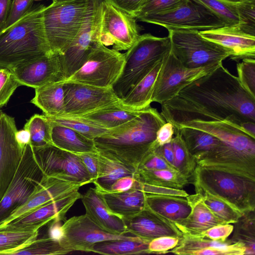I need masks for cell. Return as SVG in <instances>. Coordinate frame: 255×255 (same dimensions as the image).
I'll return each instance as SVG.
<instances>
[{"label":"cell","mask_w":255,"mask_h":255,"mask_svg":"<svg viewBox=\"0 0 255 255\" xmlns=\"http://www.w3.org/2000/svg\"><path fill=\"white\" fill-rule=\"evenodd\" d=\"M161 105L160 114L174 128L193 121H218L242 130L244 123H255V97L223 64Z\"/></svg>","instance_id":"obj_1"},{"label":"cell","mask_w":255,"mask_h":255,"mask_svg":"<svg viewBox=\"0 0 255 255\" xmlns=\"http://www.w3.org/2000/svg\"><path fill=\"white\" fill-rule=\"evenodd\" d=\"M156 109L150 106L127 123L95 138L98 152L136 170L157 147L156 133L165 123Z\"/></svg>","instance_id":"obj_2"},{"label":"cell","mask_w":255,"mask_h":255,"mask_svg":"<svg viewBox=\"0 0 255 255\" xmlns=\"http://www.w3.org/2000/svg\"><path fill=\"white\" fill-rule=\"evenodd\" d=\"M200 129L219 138L221 142L197 164L226 170L255 179V138L223 122L193 121L179 125Z\"/></svg>","instance_id":"obj_3"},{"label":"cell","mask_w":255,"mask_h":255,"mask_svg":"<svg viewBox=\"0 0 255 255\" xmlns=\"http://www.w3.org/2000/svg\"><path fill=\"white\" fill-rule=\"evenodd\" d=\"M46 6H33L12 25L0 31V68L12 69L53 53L47 41L43 12Z\"/></svg>","instance_id":"obj_4"},{"label":"cell","mask_w":255,"mask_h":255,"mask_svg":"<svg viewBox=\"0 0 255 255\" xmlns=\"http://www.w3.org/2000/svg\"><path fill=\"white\" fill-rule=\"evenodd\" d=\"M191 183L196 193L220 198L243 215L255 210V179L215 167L197 164Z\"/></svg>","instance_id":"obj_5"},{"label":"cell","mask_w":255,"mask_h":255,"mask_svg":"<svg viewBox=\"0 0 255 255\" xmlns=\"http://www.w3.org/2000/svg\"><path fill=\"white\" fill-rule=\"evenodd\" d=\"M170 50L168 36L159 37L150 33L140 35L124 53L121 74L112 87L116 95L120 99L124 98Z\"/></svg>","instance_id":"obj_6"},{"label":"cell","mask_w":255,"mask_h":255,"mask_svg":"<svg viewBox=\"0 0 255 255\" xmlns=\"http://www.w3.org/2000/svg\"><path fill=\"white\" fill-rule=\"evenodd\" d=\"M91 0L53 2L43 12L46 37L52 52L62 54L78 34Z\"/></svg>","instance_id":"obj_7"},{"label":"cell","mask_w":255,"mask_h":255,"mask_svg":"<svg viewBox=\"0 0 255 255\" xmlns=\"http://www.w3.org/2000/svg\"><path fill=\"white\" fill-rule=\"evenodd\" d=\"M168 31L172 53L187 68L194 69L218 66L232 55L230 50L205 39L198 31L186 29Z\"/></svg>","instance_id":"obj_8"},{"label":"cell","mask_w":255,"mask_h":255,"mask_svg":"<svg viewBox=\"0 0 255 255\" xmlns=\"http://www.w3.org/2000/svg\"><path fill=\"white\" fill-rule=\"evenodd\" d=\"M30 143L23 155L13 179L0 200V225L28 200L43 176Z\"/></svg>","instance_id":"obj_9"},{"label":"cell","mask_w":255,"mask_h":255,"mask_svg":"<svg viewBox=\"0 0 255 255\" xmlns=\"http://www.w3.org/2000/svg\"><path fill=\"white\" fill-rule=\"evenodd\" d=\"M124 63V53L98 42L83 66L66 81L112 88L121 74Z\"/></svg>","instance_id":"obj_10"},{"label":"cell","mask_w":255,"mask_h":255,"mask_svg":"<svg viewBox=\"0 0 255 255\" xmlns=\"http://www.w3.org/2000/svg\"><path fill=\"white\" fill-rule=\"evenodd\" d=\"M101 1L91 0L78 34L65 52L59 54L65 81L83 66L94 45L100 42Z\"/></svg>","instance_id":"obj_11"},{"label":"cell","mask_w":255,"mask_h":255,"mask_svg":"<svg viewBox=\"0 0 255 255\" xmlns=\"http://www.w3.org/2000/svg\"><path fill=\"white\" fill-rule=\"evenodd\" d=\"M219 65L188 68L185 67L170 50L163 58L155 81L152 102L162 104L172 99L193 81L210 73Z\"/></svg>","instance_id":"obj_12"},{"label":"cell","mask_w":255,"mask_h":255,"mask_svg":"<svg viewBox=\"0 0 255 255\" xmlns=\"http://www.w3.org/2000/svg\"><path fill=\"white\" fill-rule=\"evenodd\" d=\"M33 148L44 175L54 177L81 187L92 183L86 168L76 154L53 144Z\"/></svg>","instance_id":"obj_13"},{"label":"cell","mask_w":255,"mask_h":255,"mask_svg":"<svg viewBox=\"0 0 255 255\" xmlns=\"http://www.w3.org/2000/svg\"><path fill=\"white\" fill-rule=\"evenodd\" d=\"M135 19L107 0H102L100 42L106 46L113 45L119 51L128 49L140 35Z\"/></svg>","instance_id":"obj_14"},{"label":"cell","mask_w":255,"mask_h":255,"mask_svg":"<svg viewBox=\"0 0 255 255\" xmlns=\"http://www.w3.org/2000/svg\"><path fill=\"white\" fill-rule=\"evenodd\" d=\"M138 19L162 26L167 30L186 29L201 31L225 26L220 19L207 9L191 0L172 11L148 15Z\"/></svg>","instance_id":"obj_15"},{"label":"cell","mask_w":255,"mask_h":255,"mask_svg":"<svg viewBox=\"0 0 255 255\" xmlns=\"http://www.w3.org/2000/svg\"><path fill=\"white\" fill-rule=\"evenodd\" d=\"M63 89L64 112L62 116H82L121 100L111 88L65 81L63 82Z\"/></svg>","instance_id":"obj_16"},{"label":"cell","mask_w":255,"mask_h":255,"mask_svg":"<svg viewBox=\"0 0 255 255\" xmlns=\"http://www.w3.org/2000/svg\"><path fill=\"white\" fill-rule=\"evenodd\" d=\"M61 245L70 252H91L96 243L111 240L132 239L133 236L109 233L96 224L87 215L73 216L62 225Z\"/></svg>","instance_id":"obj_17"},{"label":"cell","mask_w":255,"mask_h":255,"mask_svg":"<svg viewBox=\"0 0 255 255\" xmlns=\"http://www.w3.org/2000/svg\"><path fill=\"white\" fill-rule=\"evenodd\" d=\"M13 118L0 110V200L13 179L24 150L16 139Z\"/></svg>","instance_id":"obj_18"},{"label":"cell","mask_w":255,"mask_h":255,"mask_svg":"<svg viewBox=\"0 0 255 255\" xmlns=\"http://www.w3.org/2000/svg\"><path fill=\"white\" fill-rule=\"evenodd\" d=\"M21 86L35 89L65 81L59 54L46 55L10 69Z\"/></svg>","instance_id":"obj_19"},{"label":"cell","mask_w":255,"mask_h":255,"mask_svg":"<svg viewBox=\"0 0 255 255\" xmlns=\"http://www.w3.org/2000/svg\"><path fill=\"white\" fill-rule=\"evenodd\" d=\"M79 185L54 177L43 175L28 200L0 225L19 219L44 205L79 190Z\"/></svg>","instance_id":"obj_20"},{"label":"cell","mask_w":255,"mask_h":255,"mask_svg":"<svg viewBox=\"0 0 255 255\" xmlns=\"http://www.w3.org/2000/svg\"><path fill=\"white\" fill-rule=\"evenodd\" d=\"M82 195L78 190L72 192L0 227L12 229H40L53 221H64L68 210L77 200L81 198Z\"/></svg>","instance_id":"obj_21"},{"label":"cell","mask_w":255,"mask_h":255,"mask_svg":"<svg viewBox=\"0 0 255 255\" xmlns=\"http://www.w3.org/2000/svg\"><path fill=\"white\" fill-rule=\"evenodd\" d=\"M128 233L151 241L165 236L181 237L182 233L175 225L153 212L147 207L138 213L124 219Z\"/></svg>","instance_id":"obj_22"},{"label":"cell","mask_w":255,"mask_h":255,"mask_svg":"<svg viewBox=\"0 0 255 255\" xmlns=\"http://www.w3.org/2000/svg\"><path fill=\"white\" fill-rule=\"evenodd\" d=\"M199 33L205 39L230 50L233 60L255 57V36L242 32L237 26L225 25Z\"/></svg>","instance_id":"obj_23"},{"label":"cell","mask_w":255,"mask_h":255,"mask_svg":"<svg viewBox=\"0 0 255 255\" xmlns=\"http://www.w3.org/2000/svg\"><path fill=\"white\" fill-rule=\"evenodd\" d=\"M81 199L85 214L101 228L117 235L128 233L124 219L110 210L102 194L95 188H90Z\"/></svg>","instance_id":"obj_24"},{"label":"cell","mask_w":255,"mask_h":255,"mask_svg":"<svg viewBox=\"0 0 255 255\" xmlns=\"http://www.w3.org/2000/svg\"><path fill=\"white\" fill-rule=\"evenodd\" d=\"M186 198L191 207L190 213L183 221L174 224L182 234L199 237L202 232L208 229L224 224L205 205L201 194L196 193L189 195Z\"/></svg>","instance_id":"obj_25"},{"label":"cell","mask_w":255,"mask_h":255,"mask_svg":"<svg viewBox=\"0 0 255 255\" xmlns=\"http://www.w3.org/2000/svg\"><path fill=\"white\" fill-rule=\"evenodd\" d=\"M145 201L148 209L174 224L183 221L191 212L186 197L146 193Z\"/></svg>","instance_id":"obj_26"},{"label":"cell","mask_w":255,"mask_h":255,"mask_svg":"<svg viewBox=\"0 0 255 255\" xmlns=\"http://www.w3.org/2000/svg\"><path fill=\"white\" fill-rule=\"evenodd\" d=\"M99 192L110 210L123 219L138 213L146 207V193L138 189L121 192Z\"/></svg>","instance_id":"obj_27"},{"label":"cell","mask_w":255,"mask_h":255,"mask_svg":"<svg viewBox=\"0 0 255 255\" xmlns=\"http://www.w3.org/2000/svg\"><path fill=\"white\" fill-rule=\"evenodd\" d=\"M144 109H135L128 107L123 105L120 100L117 103L82 117L94 122L105 128L112 129L131 121Z\"/></svg>","instance_id":"obj_28"},{"label":"cell","mask_w":255,"mask_h":255,"mask_svg":"<svg viewBox=\"0 0 255 255\" xmlns=\"http://www.w3.org/2000/svg\"><path fill=\"white\" fill-rule=\"evenodd\" d=\"M49 120L52 125L51 138L54 145L74 153L98 152L93 140L70 128Z\"/></svg>","instance_id":"obj_29"},{"label":"cell","mask_w":255,"mask_h":255,"mask_svg":"<svg viewBox=\"0 0 255 255\" xmlns=\"http://www.w3.org/2000/svg\"><path fill=\"white\" fill-rule=\"evenodd\" d=\"M206 249H218L231 252L233 255H245L246 248L241 243H233L230 239L225 241H215L200 237L182 234L179 244L167 254L189 255L194 251Z\"/></svg>","instance_id":"obj_30"},{"label":"cell","mask_w":255,"mask_h":255,"mask_svg":"<svg viewBox=\"0 0 255 255\" xmlns=\"http://www.w3.org/2000/svg\"><path fill=\"white\" fill-rule=\"evenodd\" d=\"M98 159V177L93 183L99 192H110L111 186L117 179L124 176H134L136 171L132 166L99 153Z\"/></svg>","instance_id":"obj_31"},{"label":"cell","mask_w":255,"mask_h":255,"mask_svg":"<svg viewBox=\"0 0 255 255\" xmlns=\"http://www.w3.org/2000/svg\"><path fill=\"white\" fill-rule=\"evenodd\" d=\"M63 82L51 83L35 89L31 103L49 117L62 116L64 112Z\"/></svg>","instance_id":"obj_32"},{"label":"cell","mask_w":255,"mask_h":255,"mask_svg":"<svg viewBox=\"0 0 255 255\" xmlns=\"http://www.w3.org/2000/svg\"><path fill=\"white\" fill-rule=\"evenodd\" d=\"M178 132L187 148L196 162L220 144L216 136L206 131L190 127H183L174 129Z\"/></svg>","instance_id":"obj_33"},{"label":"cell","mask_w":255,"mask_h":255,"mask_svg":"<svg viewBox=\"0 0 255 255\" xmlns=\"http://www.w3.org/2000/svg\"><path fill=\"white\" fill-rule=\"evenodd\" d=\"M163 59L156 63L152 70L124 98L121 99V103L123 105L135 109H142L150 106L153 86L160 69Z\"/></svg>","instance_id":"obj_34"},{"label":"cell","mask_w":255,"mask_h":255,"mask_svg":"<svg viewBox=\"0 0 255 255\" xmlns=\"http://www.w3.org/2000/svg\"><path fill=\"white\" fill-rule=\"evenodd\" d=\"M150 241L136 236L130 239L108 240L95 244L91 252L106 255L150 254Z\"/></svg>","instance_id":"obj_35"},{"label":"cell","mask_w":255,"mask_h":255,"mask_svg":"<svg viewBox=\"0 0 255 255\" xmlns=\"http://www.w3.org/2000/svg\"><path fill=\"white\" fill-rule=\"evenodd\" d=\"M142 183L181 189L191 183V179L176 169H139L134 175Z\"/></svg>","instance_id":"obj_36"},{"label":"cell","mask_w":255,"mask_h":255,"mask_svg":"<svg viewBox=\"0 0 255 255\" xmlns=\"http://www.w3.org/2000/svg\"><path fill=\"white\" fill-rule=\"evenodd\" d=\"M39 230L0 227V255H11L22 248L37 238Z\"/></svg>","instance_id":"obj_37"},{"label":"cell","mask_w":255,"mask_h":255,"mask_svg":"<svg viewBox=\"0 0 255 255\" xmlns=\"http://www.w3.org/2000/svg\"><path fill=\"white\" fill-rule=\"evenodd\" d=\"M235 224L234 234L230 240L233 243L239 242L244 245L245 255H255V211L244 214Z\"/></svg>","instance_id":"obj_38"},{"label":"cell","mask_w":255,"mask_h":255,"mask_svg":"<svg viewBox=\"0 0 255 255\" xmlns=\"http://www.w3.org/2000/svg\"><path fill=\"white\" fill-rule=\"evenodd\" d=\"M24 129L30 134V144L34 148L53 144L52 125L45 115L35 114L26 123Z\"/></svg>","instance_id":"obj_39"},{"label":"cell","mask_w":255,"mask_h":255,"mask_svg":"<svg viewBox=\"0 0 255 255\" xmlns=\"http://www.w3.org/2000/svg\"><path fill=\"white\" fill-rule=\"evenodd\" d=\"M47 117L52 122L70 128L92 140L110 130L82 116Z\"/></svg>","instance_id":"obj_40"},{"label":"cell","mask_w":255,"mask_h":255,"mask_svg":"<svg viewBox=\"0 0 255 255\" xmlns=\"http://www.w3.org/2000/svg\"><path fill=\"white\" fill-rule=\"evenodd\" d=\"M171 142L174 158V167L185 176L191 179L197 165L178 132L174 133Z\"/></svg>","instance_id":"obj_41"},{"label":"cell","mask_w":255,"mask_h":255,"mask_svg":"<svg viewBox=\"0 0 255 255\" xmlns=\"http://www.w3.org/2000/svg\"><path fill=\"white\" fill-rule=\"evenodd\" d=\"M70 253L65 249L60 242L51 239L48 236L36 238L21 249L12 253L11 255H58Z\"/></svg>","instance_id":"obj_42"},{"label":"cell","mask_w":255,"mask_h":255,"mask_svg":"<svg viewBox=\"0 0 255 255\" xmlns=\"http://www.w3.org/2000/svg\"><path fill=\"white\" fill-rule=\"evenodd\" d=\"M199 3L220 19L225 25L237 26L239 20L236 6L224 0H191Z\"/></svg>","instance_id":"obj_43"},{"label":"cell","mask_w":255,"mask_h":255,"mask_svg":"<svg viewBox=\"0 0 255 255\" xmlns=\"http://www.w3.org/2000/svg\"><path fill=\"white\" fill-rule=\"evenodd\" d=\"M202 194L203 203L224 224L236 223L243 214L229 204L207 192Z\"/></svg>","instance_id":"obj_44"},{"label":"cell","mask_w":255,"mask_h":255,"mask_svg":"<svg viewBox=\"0 0 255 255\" xmlns=\"http://www.w3.org/2000/svg\"><path fill=\"white\" fill-rule=\"evenodd\" d=\"M189 0H143L135 18L165 13L187 3Z\"/></svg>","instance_id":"obj_45"},{"label":"cell","mask_w":255,"mask_h":255,"mask_svg":"<svg viewBox=\"0 0 255 255\" xmlns=\"http://www.w3.org/2000/svg\"><path fill=\"white\" fill-rule=\"evenodd\" d=\"M235 4L239 20L238 28L246 34L255 36V0Z\"/></svg>","instance_id":"obj_46"},{"label":"cell","mask_w":255,"mask_h":255,"mask_svg":"<svg viewBox=\"0 0 255 255\" xmlns=\"http://www.w3.org/2000/svg\"><path fill=\"white\" fill-rule=\"evenodd\" d=\"M238 79L242 87L255 97V60L247 58L237 64Z\"/></svg>","instance_id":"obj_47"},{"label":"cell","mask_w":255,"mask_h":255,"mask_svg":"<svg viewBox=\"0 0 255 255\" xmlns=\"http://www.w3.org/2000/svg\"><path fill=\"white\" fill-rule=\"evenodd\" d=\"M21 84L12 71L6 68H0V108L5 106L14 91Z\"/></svg>","instance_id":"obj_48"},{"label":"cell","mask_w":255,"mask_h":255,"mask_svg":"<svg viewBox=\"0 0 255 255\" xmlns=\"http://www.w3.org/2000/svg\"><path fill=\"white\" fill-rule=\"evenodd\" d=\"M181 237L165 236L151 240L148 244L150 254H166L179 244Z\"/></svg>","instance_id":"obj_49"},{"label":"cell","mask_w":255,"mask_h":255,"mask_svg":"<svg viewBox=\"0 0 255 255\" xmlns=\"http://www.w3.org/2000/svg\"><path fill=\"white\" fill-rule=\"evenodd\" d=\"M33 0H12L4 29L21 18L33 6Z\"/></svg>","instance_id":"obj_50"},{"label":"cell","mask_w":255,"mask_h":255,"mask_svg":"<svg viewBox=\"0 0 255 255\" xmlns=\"http://www.w3.org/2000/svg\"><path fill=\"white\" fill-rule=\"evenodd\" d=\"M234 226L222 224L214 226L202 232L199 237L212 240L225 241L234 230Z\"/></svg>","instance_id":"obj_51"},{"label":"cell","mask_w":255,"mask_h":255,"mask_svg":"<svg viewBox=\"0 0 255 255\" xmlns=\"http://www.w3.org/2000/svg\"><path fill=\"white\" fill-rule=\"evenodd\" d=\"M138 189L147 194L177 196L183 197H186L189 195L185 191L182 189H179L161 186L142 184L139 182Z\"/></svg>","instance_id":"obj_52"},{"label":"cell","mask_w":255,"mask_h":255,"mask_svg":"<svg viewBox=\"0 0 255 255\" xmlns=\"http://www.w3.org/2000/svg\"><path fill=\"white\" fill-rule=\"evenodd\" d=\"M76 154L81 160L86 168L92 183L97 179L99 170V159L98 152H84Z\"/></svg>","instance_id":"obj_53"},{"label":"cell","mask_w":255,"mask_h":255,"mask_svg":"<svg viewBox=\"0 0 255 255\" xmlns=\"http://www.w3.org/2000/svg\"><path fill=\"white\" fill-rule=\"evenodd\" d=\"M142 169L153 170L176 169L171 166L161 156L156 153L154 151L140 164L136 170Z\"/></svg>","instance_id":"obj_54"},{"label":"cell","mask_w":255,"mask_h":255,"mask_svg":"<svg viewBox=\"0 0 255 255\" xmlns=\"http://www.w3.org/2000/svg\"><path fill=\"white\" fill-rule=\"evenodd\" d=\"M138 181L134 176H126L117 179L111 186L110 192H121L137 189Z\"/></svg>","instance_id":"obj_55"},{"label":"cell","mask_w":255,"mask_h":255,"mask_svg":"<svg viewBox=\"0 0 255 255\" xmlns=\"http://www.w3.org/2000/svg\"><path fill=\"white\" fill-rule=\"evenodd\" d=\"M117 7L135 17L143 0H107Z\"/></svg>","instance_id":"obj_56"},{"label":"cell","mask_w":255,"mask_h":255,"mask_svg":"<svg viewBox=\"0 0 255 255\" xmlns=\"http://www.w3.org/2000/svg\"><path fill=\"white\" fill-rule=\"evenodd\" d=\"M174 134V128L170 122H165L157 131L156 142L162 146L171 141Z\"/></svg>","instance_id":"obj_57"},{"label":"cell","mask_w":255,"mask_h":255,"mask_svg":"<svg viewBox=\"0 0 255 255\" xmlns=\"http://www.w3.org/2000/svg\"><path fill=\"white\" fill-rule=\"evenodd\" d=\"M154 151L161 156L171 166L175 168L174 154L171 142L162 146H158Z\"/></svg>","instance_id":"obj_58"},{"label":"cell","mask_w":255,"mask_h":255,"mask_svg":"<svg viewBox=\"0 0 255 255\" xmlns=\"http://www.w3.org/2000/svg\"><path fill=\"white\" fill-rule=\"evenodd\" d=\"M61 221H53L49 223L48 237L60 242L63 237V231Z\"/></svg>","instance_id":"obj_59"},{"label":"cell","mask_w":255,"mask_h":255,"mask_svg":"<svg viewBox=\"0 0 255 255\" xmlns=\"http://www.w3.org/2000/svg\"><path fill=\"white\" fill-rule=\"evenodd\" d=\"M11 3V0H0V31L5 27Z\"/></svg>","instance_id":"obj_60"},{"label":"cell","mask_w":255,"mask_h":255,"mask_svg":"<svg viewBox=\"0 0 255 255\" xmlns=\"http://www.w3.org/2000/svg\"><path fill=\"white\" fill-rule=\"evenodd\" d=\"M16 139L20 146L24 150L25 145L30 143L29 133L25 129L17 131L16 133Z\"/></svg>","instance_id":"obj_61"},{"label":"cell","mask_w":255,"mask_h":255,"mask_svg":"<svg viewBox=\"0 0 255 255\" xmlns=\"http://www.w3.org/2000/svg\"><path fill=\"white\" fill-rule=\"evenodd\" d=\"M225 1H227L228 2L232 3H241L244 1H248L250 0H224Z\"/></svg>","instance_id":"obj_62"},{"label":"cell","mask_w":255,"mask_h":255,"mask_svg":"<svg viewBox=\"0 0 255 255\" xmlns=\"http://www.w3.org/2000/svg\"><path fill=\"white\" fill-rule=\"evenodd\" d=\"M53 0V2H63V1H70V0Z\"/></svg>","instance_id":"obj_63"},{"label":"cell","mask_w":255,"mask_h":255,"mask_svg":"<svg viewBox=\"0 0 255 255\" xmlns=\"http://www.w3.org/2000/svg\"><path fill=\"white\" fill-rule=\"evenodd\" d=\"M33 0L38 1V0Z\"/></svg>","instance_id":"obj_64"}]
</instances>
